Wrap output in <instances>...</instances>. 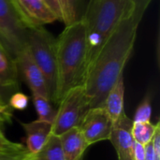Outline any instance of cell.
I'll return each instance as SVG.
<instances>
[{
	"label": "cell",
	"instance_id": "1",
	"mask_svg": "<svg viewBox=\"0 0 160 160\" xmlns=\"http://www.w3.org/2000/svg\"><path fill=\"white\" fill-rule=\"evenodd\" d=\"M140 22L128 10L119 24L89 63L82 84L90 109L102 107L104 100L123 76L129 60Z\"/></svg>",
	"mask_w": 160,
	"mask_h": 160
},
{
	"label": "cell",
	"instance_id": "2",
	"mask_svg": "<svg viewBox=\"0 0 160 160\" xmlns=\"http://www.w3.org/2000/svg\"><path fill=\"white\" fill-rule=\"evenodd\" d=\"M88 66L86 31L81 20L67 25L56 38V104L72 88L82 86Z\"/></svg>",
	"mask_w": 160,
	"mask_h": 160
},
{
	"label": "cell",
	"instance_id": "3",
	"mask_svg": "<svg viewBox=\"0 0 160 160\" xmlns=\"http://www.w3.org/2000/svg\"><path fill=\"white\" fill-rule=\"evenodd\" d=\"M128 7L129 0H89L82 19L86 31L88 65L113 33Z\"/></svg>",
	"mask_w": 160,
	"mask_h": 160
},
{
	"label": "cell",
	"instance_id": "4",
	"mask_svg": "<svg viewBox=\"0 0 160 160\" xmlns=\"http://www.w3.org/2000/svg\"><path fill=\"white\" fill-rule=\"evenodd\" d=\"M25 47L45 78L49 99L56 104V38L44 26L31 28L28 30Z\"/></svg>",
	"mask_w": 160,
	"mask_h": 160
},
{
	"label": "cell",
	"instance_id": "5",
	"mask_svg": "<svg viewBox=\"0 0 160 160\" xmlns=\"http://www.w3.org/2000/svg\"><path fill=\"white\" fill-rule=\"evenodd\" d=\"M89 110L90 106L83 87L72 88L58 103L52 134L59 137L71 128H80Z\"/></svg>",
	"mask_w": 160,
	"mask_h": 160
},
{
	"label": "cell",
	"instance_id": "6",
	"mask_svg": "<svg viewBox=\"0 0 160 160\" xmlns=\"http://www.w3.org/2000/svg\"><path fill=\"white\" fill-rule=\"evenodd\" d=\"M28 30L11 0H0V41L14 59L26 46Z\"/></svg>",
	"mask_w": 160,
	"mask_h": 160
},
{
	"label": "cell",
	"instance_id": "7",
	"mask_svg": "<svg viewBox=\"0 0 160 160\" xmlns=\"http://www.w3.org/2000/svg\"><path fill=\"white\" fill-rule=\"evenodd\" d=\"M112 122L103 107L93 108L86 113L80 129L88 144L91 146L98 142L110 139Z\"/></svg>",
	"mask_w": 160,
	"mask_h": 160
},
{
	"label": "cell",
	"instance_id": "8",
	"mask_svg": "<svg viewBox=\"0 0 160 160\" xmlns=\"http://www.w3.org/2000/svg\"><path fill=\"white\" fill-rule=\"evenodd\" d=\"M11 2L28 29L44 26L57 21L43 0H11Z\"/></svg>",
	"mask_w": 160,
	"mask_h": 160
},
{
	"label": "cell",
	"instance_id": "9",
	"mask_svg": "<svg viewBox=\"0 0 160 160\" xmlns=\"http://www.w3.org/2000/svg\"><path fill=\"white\" fill-rule=\"evenodd\" d=\"M19 73L24 79L32 94H37L49 98L48 88L45 78L32 59L26 47L23 48L15 57Z\"/></svg>",
	"mask_w": 160,
	"mask_h": 160
},
{
	"label": "cell",
	"instance_id": "10",
	"mask_svg": "<svg viewBox=\"0 0 160 160\" xmlns=\"http://www.w3.org/2000/svg\"><path fill=\"white\" fill-rule=\"evenodd\" d=\"M132 124L133 120L125 112L112 123L109 141H111L117 153L118 160H132V151L135 142L131 132Z\"/></svg>",
	"mask_w": 160,
	"mask_h": 160
},
{
	"label": "cell",
	"instance_id": "11",
	"mask_svg": "<svg viewBox=\"0 0 160 160\" xmlns=\"http://www.w3.org/2000/svg\"><path fill=\"white\" fill-rule=\"evenodd\" d=\"M26 135V151L35 154L39 151L52 135V124L36 120L29 123H21Z\"/></svg>",
	"mask_w": 160,
	"mask_h": 160
},
{
	"label": "cell",
	"instance_id": "12",
	"mask_svg": "<svg viewBox=\"0 0 160 160\" xmlns=\"http://www.w3.org/2000/svg\"><path fill=\"white\" fill-rule=\"evenodd\" d=\"M65 160H82L86 149V143L80 128H74L59 136Z\"/></svg>",
	"mask_w": 160,
	"mask_h": 160
},
{
	"label": "cell",
	"instance_id": "13",
	"mask_svg": "<svg viewBox=\"0 0 160 160\" xmlns=\"http://www.w3.org/2000/svg\"><path fill=\"white\" fill-rule=\"evenodd\" d=\"M18 77L16 61L0 41V90H16Z\"/></svg>",
	"mask_w": 160,
	"mask_h": 160
},
{
	"label": "cell",
	"instance_id": "14",
	"mask_svg": "<svg viewBox=\"0 0 160 160\" xmlns=\"http://www.w3.org/2000/svg\"><path fill=\"white\" fill-rule=\"evenodd\" d=\"M124 99H125V81L123 75L119 78L117 82L110 90L102 106L106 110L112 123H114L125 112Z\"/></svg>",
	"mask_w": 160,
	"mask_h": 160
},
{
	"label": "cell",
	"instance_id": "15",
	"mask_svg": "<svg viewBox=\"0 0 160 160\" xmlns=\"http://www.w3.org/2000/svg\"><path fill=\"white\" fill-rule=\"evenodd\" d=\"M22 160H65L59 137L52 134L39 151L35 154L26 153Z\"/></svg>",
	"mask_w": 160,
	"mask_h": 160
},
{
	"label": "cell",
	"instance_id": "16",
	"mask_svg": "<svg viewBox=\"0 0 160 160\" xmlns=\"http://www.w3.org/2000/svg\"><path fill=\"white\" fill-rule=\"evenodd\" d=\"M62 22L67 26L82 19L89 0H62Z\"/></svg>",
	"mask_w": 160,
	"mask_h": 160
},
{
	"label": "cell",
	"instance_id": "17",
	"mask_svg": "<svg viewBox=\"0 0 160 160\" xmlns=\"http://www.w3.org/2000/svg\"><path fill=\"white\" fill-rule=\"evenodd\" d=\"M33 102L38 114V120L52 124L56 115V109L53 108L52 102L45 97L32 94Z\"/></svg>",
	"mask_w": 160,
	"mask_h": 160
},
{
	"label": "cell",
	"instance_id": "18",
	"mask_svg": "<svg viewBox=\"0 0 160 160\" xmlns=\"http://www.w3.org/2000/svg\"><path fill=\"white\" fill-rule=\"evenodd\" d=\"M159 127V123H158L157 125H153L151 122H133L131 129L132 137L136 142H139L145 146L150 142H152Z\"/></svg>",
	"mask_w": 160,
	"mask_h": 160
},
{
	"label": "cell",
	"instance_id": "19",
	"mask_svg": "<svg viewBox=\"0 0 160 160\" xmlns=\"http://www.w3.org/2000/svg\"><path fill=\"white\" fill-rule=\"evenodd\" d=\"M152 115V104H151V96L150 94L146 95L142 101L139 104L136 109L133 122H142L146 123L150 122Z\"/></svg>",
	"mask_w": 160,
	"mask_h": 160
},
{
	"label": "cell",
	"instance_id": "20",
	"mask_svg": "<svg viewBox=\"0 0 160 160\" xmlns=\"http://www.w3.org/2000/svg\"><path fill=\"white\" fill-rule=\"evenodd\" d=\"M145 160H160V128L152 142L145 145Z\"/></svg>",
	"mask_w": 160,
	"mask_h": 160
},
{
	"label": "cell",
	"instance_id": "21",
	"mask_svg": "<svg viewBox=\"0 0 160 160\" xmlns=\"http://www.w3.org/2000/svg\"><path fill=\"white\" fill-rule=\"evenodd\" d=\"M152 1L153 0H129L128 10L133 14L135 19L141 22L146 9Z\"/></svg>",
	"mask_w": 160,
	"mask_h": 160
},
{
	"label": "cell",
	"instance_id": "22",
	"mask_svg": "<svg viewBox=\"0 0 160 160\" xmlns=\"http://www.w3.org/2000/svg\"><path fill=\"white\" fill-rule=\"evenodd\" d=\"M28 101H29V98L26 95L21 92H17L10 97L8 105L11 110L13 109V110H18V111H23L27 108Z\"/></svg>",
	"mask_w": 160,
	"mask_h": 160
},
{
	"label": "cell",
	"instance_id": "23",
	"mask_svg": "<svg viewBox=\"0 0 160 160\" xmlns=\"http://www.w3.org/2000/svg\"><path fill=\"white\" fill-rule=\"evenodd\" d=\"M26 148L21 144L9 141L2 130H0V151L1 152H21Z\"/></svg>",
	"mask_w": 160,
	"mask_h": 160
},
{
	"label": "cell",
	"instance_id": "24",
	"mask_svg": "<svg viewBox=\"0 0 160 160\" xmlns=\"http://www.w3.org/2000/svg\"><path fill=\"white\" fill-rule=\"evenodd\" d=\"M43 1L48 6V8L52 10V12L54 14L57 21L62 22V15H63L62 0H43Z\"/></svg>",
	"mask_w": 160,
	"mask_h": 160
},
{
	"label": "cell",
	"instance_id": "25",
	"mask_svg": "<svg viewBox=\"0 0 160 160\" xmlns=\"http://www.w3.org/2000/svg\"><path fill=\"white\" fill-rule=\"evenodd\" d=\"M0 120L5 124L12 122V112L7 102L0 101Z\"/></svg>",
	"mask_w": 160,
	"mask_h": 160
},
{
	"label": "cell",
	"instance_id": "26",
	"mask_svg": "<svg viewBox=\"0 0 160 160\" xmlns=\"http://www.w3.org/2000/svg\"><path fill=\"white\" fill-rule=\"evenodd\" d=\"M132 160H145V146L139 143L134 142L133 151H132Z\"/></svg>",
	"mask_w": 160,
	"mask_h": 160
},
{
	"label": "cell",
	"instance_id": "27",
	"mask_svg": "<svg viewBox=\"0 0 160 160\" xmlns=\"http://www.w3.org/2000/svg\"><path fill=\"white\" fill-rule=\"evenodd\" d=\"M27 153L26 149L21 152H6L0 154V160H22L25 154Z\"/></svg>",
	"mask_w": 160,
	"mask_h": 160
},
{
	"label": "cell",
	"instance_id": "28",
	"mask_svg": "<svg viewBox=\"0 0 160 160\" xmlns=\"http://www.w3.org/2000/svg\"><path fill=\"white\" fill-rule=\"evenodd\" d=\"M0 101H3V102H6L5 100H4V98H3V96H2V94L0 93Z\"/></svg>",
	"mask_w": 160,
	"mask_h": 160
},
{
	"label": "cell",
	"instance_id": "29",
	"mask_svg": "<svg viewBox=\"0 0 160 160\" xmlns=\"http://www.w3.org/2000/svg\"><path fill=\"white\" fill-rule=\"evenodd\" d=\"M3 125H4V123L0 120V130H2V128H3Z\"/></svg>",
	"mask_w": 160,
	"mask_h": 160
},
{
	"label": "cell",
	"instance_id": "30",
	"mask_svg": "<svg viewBox=\"0 0 160 160\" xmlns=\"http://www.w3.org/2000/svg\"><path fill=\"white\" fill-rule=\"evenodd\" d=\"M1 153H6V152H1V151H0V154H1Z\"/></svg>",
	"mask_w": 160,
	"mask_h": 160
},
{
	"label": "cell",
	"instance_id": "31",
	"mask_svg": "<svg viewBox=\"0 0 160 160\" xmlns=\"http://www.w3.org/2000/svg\"><path fill=\"white\" fill-rule=\"evenodd\" d=\"M0 93H1V94H2V91H1V90H0Z\"/></svg>",
	"mask_w": 160,
	"mask_h": 160
},
{
	"label": "cell",
	"instance_id": "32",
	"mask_svg": "<svg viewBox=\"0 0 160 160\" xmlns=\"http://www.w3.org/2000/svg\"><path fill=\"white\" fill-rule=\"evenodd\" d=\"M62 6H63V2H62Z\"/></svg>",
	"mask_w": 160,
	"mask_h": 160
}]
</instances>
